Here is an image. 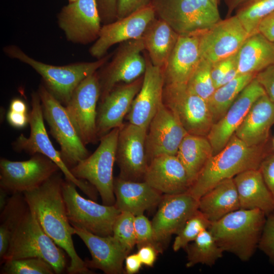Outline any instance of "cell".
<instances>
[{"label": "cell", "mask_w": 274, "mask_h": 274, "mask_svg": "<svg viewBox=\"0 0 274 274\" xmlns=\"http://www.w3.org/2000/svg\"><path fill=\"white\" fill-rule=\"evenodd\" d=\"M61 174L58 172L38 188L23 194L43 230L69 257L67 273H92L74 246L72 236L75 234L74 229L67 215Z\"/></svg>", "instance_id": "6da1fadb"}, {"label": "cell", "mask_w": 274, "mask_h": 274, "mask_svg": "<svg viewBox=\"0 0 274 274\" xmlns=\"http://www.w3.org/2000/svg\"><path fill=\"white\" fill-rule=\"evenodd\" d=\"M267 145L249 146L234 134L226 146L207 161L188 192L198 200L221 181L251 169H258L269 154Z\"/></svg>", "instance_id": "7a4b0ae2"}, {"label": "cell", "mask_w": 274, "mask_h": 274, "mask_svg": "<svg viewBox=\"0 0 274 274\" xmlns=\"http://www.w3.org/2000/svg\"><path fill=\"white\" fill-rule=\"evenodd\" d=\"M266 218L260 210L239 209L211 222L208 230L224 252L247 261L258 247Z\"/></svg>", "instance_id": "3957f363"}, {"label": "cell", "mask_w": 274, "mask_h": 274, "mask_svg": "<svg viewBox=\"0 0 274 274\" xmlns=\"http://www.w3.org/2000/svg\"><path fill=\"white\" fill-rule=\"evenodd\" d=\"M3 51L9 57L19 60L36 71L42 77L48 90L64 106L80 83L102 67L111 56L108 55L92 62L57 66L37 60L14 45L5 46Z\"/></svg>", "instance_id": "277c9868"}, {"label": "cell", "mask_w": 274, "mask_h": 274, "mask_svg": "<svg viewBox=\"0 0 274 274\" xmlns=\"http://www.w3.org/2000/svg\"><path fill=\"white\" fill-rule=\"evenodd\" d=\"M64 252L45 232L28 207L11 237L1 263L10 260L40 258L51 264L55 273L59 274L68 267Z\"/></svg>", "instance_id": "5b68a950"}, {"label": "cell", "mask_w": 274, "mask_h": 274, "mask_svg": "<svg viewBox=\"0 0 274 274\" xmlns=\"http://www.w3.org/2000/svg\"><path fill=\"white\" fill-rule=\"evenodd\" d=\"M31 109L29 113V135L21 134L13 142V149L17 152L24 151L30 155L42 154L54 162L64 176L65 179L73 182L82 192L93 200H96L97 191L91 184L76 178L64 162L60 151L53 145L46 131L44 121L41 99L39 94H31Z\"/></svg>", "instance_id": "8992f818"}, {"label": "cell", "mask_w": 274, "mask_h": 274, "mask_svg": "<svg viewBox=\"0 0 274 274\" xmlns=\"http://www.w3.org/2000/svg\"><path fill=\"white\" fill-rule=\"evenodd\" d=\"M120 128L111 130L100 139L95 151L70 168L78 179L93 186L99 194L102 204L114 205L113 167Z\"/></svg>", "instance_id": "52a82bcc"}, {"label": "cell", "mask_w": 274, "mask_h": 274, "mask_svg": "<svg viewBox=\"0 0 274 274\" xmlns=\"http://www.w3.org/2000/svg\"><path fill=\"white\" fill-rule=\"evenodd\" d=\"M151 5L179 35L199 33L221 19L213 0H152Z\"/></svg>", "instance_id": "ba28073f"}, {"label": "cell", "mask_w": 274, "mask_h": 274, "mask_svg": "<svg viewBox=\"0 0 274 274\" xmlns=\"http://www.w3.org/2000/svg\"><path fill=\"white\" fill-rule=\"evenodd\" d=\"M40 96L44 119L50 132L60 147L62 159L71 168L90 154L63 106L46 88L40 85Z\"/></svg>", "instance_id": "9c48e42d"}, {"label": "cell", "mask_w": 274, "mask_h": 274, "mask_svg": "<svg viewBox=\"0 0 274 274\" xmlns=\"http://www.w3.org/2000/svg\"><path fill=\"white\" fill-rule=\"evenodd\" d=\"M72 182L63 180L62 194L71 224L100 236L113 234V227L120 211L115 206L99 204L86 199Z\"/></svg>", "instance_id": "30bf717a"}, {"label": "cell", "mask_w": 274, "mask_h": 274, "mask_svg": "<svg viewBox=\"0 0 274 274\" xmlns=\"http://www.w3.org/2000/svg\"><path fill=\"white\" fill-rule=\"evenodd\" d=\"M162 101L188 133L207 136L213 125L208 102L190 91L186 84L164 85Z\"/></svg>", "instance_id": "8fae6325"}, {"label": "cell", "mask_w": 274, "mask_h": 274, "mask_svg": "<svg viewBox=\"0 0 274 274\" xmlns=\"http://www.w3.org/2000/svg\"><path fill=\"white\" fill-rule=\"evenodd\" d=\"M60 171L46 156L36 154L25 161L0 160V188L8 193H21L36 189Z\"/></svg>", "instance_id": "7c38bea8"}, {"label": "cell", "mask_w": 274, "mask_h": 274, "mask_svg": "<svg viewBox=\"0 0 274 274\" xmlns=\"http://www.w3.org/2000/svg\"><path fill=\"white\" fill-rule=\"evenodd\" d=\"M100 95L98 76L96 72L80 83L64 106L73 125L86 146L99 141L96 117Z\"/></svg>", "instance_id": "4fadbf2b"}, {"label": "cell", "mask_w": 274, "mask_h": 274, "mask_svg": "<svg viewBox=\"0 0 274 274\" xmlns=\"http://www.w3.org/2000/svg\"><path fill=\"white\" fill-rule=\"evenodd\" d=\"M144 50L142 37L121 43L112 60L100 74L97 73L99 100L116 85L132 82L144 75L147 62L141 53Z\"/></svg>", "instance_id": "5bb4252c"}, {"label": "cell", "mask_w": 274, "mask_h": 274, "mask_svg": "<svg viewBox=\"0 0 274 274\" xmlns=\"http://www.w3.org/2000/svg\"><path fill=\"white\" fill-rule=\"evenodd\" d=\"M195 35L201 58L211 64L235 54L249 36L235 15Z\"/></svg>", "instance_id": "9a60e30c"}, {"label": "cell", "mask_w": 274, "mask_h": 274, "mask_svg": "<svg viewBox=\"0 0 274 274\" xmlns=\"http://www.w3.org/2000/svg\"><path fill=\"white\" fill-rule=\"evenodd\" d=\"M147 129L129 122L119 129L116 161L122 179L143 181L149 162L146 150Z\"/></svg>", "instance_id": "2e32d148"}, {"label": "cell", "mask_w": 274, "mask_h": 274, "mask_svg": "<svg viewBox=\"0 0 274 274\" xmlns=\"http://www.w3.org/2000/svg\"><path fill=\"white\" fill-rule=\"evenodd\" d=\"M58 23L66 39L86 44L95 41L101 29L96 0H76L64 6L58 15Z\"/></svg>", "instance_id": "e0dca14e"}, {"label": "cell", "mask_w": 274, "mask_h": 274, "mask_svg": "<svg viewBox=\"0 0 274 274\" xmlns=\"http://www.w3.org/2000/svg\"><path fill=\"white\" fill-rule=\"evenodd\" d=\"M155 18V11L150 5L124 18L104 24L98 38L89 49L90 55L100 59L112 46L141 38Z\"/></svg>", "instance_id": "ac0fdd59"}, {"label": "cell", "mask_w": 274, "mask_h": 274, "mask_svg": "<svg viewBox=\"0 0 274 274\" xmlns=\"http://www.w3.org/2000/svg\"><path fill=\"white\" fill-rule=\"evenodd\" d=\"M187 134L177 116L162 103L147 131L146 150L149 163L160 155H176Z\"/></svg>", "instance_id": "d6986e66"}, {"label": "cell", "mask_w": 274, "mask_h": 274, "mask_svg": "<svg viewBox=\"0 0 274 274\" xmlns=\"http://www.w3.org/2000/svg\"><path fill=\"white\" fill-rule=\"evenodd\" d=\"M198 200L188 192L163 194L151 222L156 241L162 246L176 234L198 210Z\"/></svg>", "instance_id": "ffe728a7"}, {"label": "cell", "mask_w": 274, "mask_h": 274, "mask_svg": "<svg viewBox=\"0 0 274 274\" xmlns=\"http://www.w3.org/2000/svg\"><path fill=\"white\" fill-rule=\"evenodd\" d=\"M265 92L255 77L242 91L224 115L213 124L207 137L213 149V155L227 144L242 124L251 107Z\"/></svg>", "instance_id": "44dd1931"}, {"label": "cell", "mask_w": 274, "mask_h": 274, "mask_svg": "<svg viewBox=\"0 0 274 274\" xmlns=\"http://www.w3.org/2000/svg\"><path fill=\"white\" fill-rule=\"evenodd\" d=\"M146 59L147 66L141 88L125 118L129 123L148 129L163 103L165 82L163 68L154 65L149 58Z\"/></svg>", "instance_id": "7402d4cb"}, {"label": "cell", "mask_w": 274, "mask_h": 274, "mask_svg": "<svg viewBox=\"0 0 274 274\" xmlns=\"http://www.w3.org/2000/svg\"><path fill=\"white\" fill-rule=\"evenodd\" d=\"M144 75L129 83H122L113 89L98 102L96 128L98 139L112 129L120 128L132 101L139 92Z\"/></svg>", "instance_id": "603a6c76"}, {"label": "cell", "mask_w": 274, "mask_h": 274, "mask_svg": "<svg viewBox=\"0 0 274 274\" xmlns=\"http://www.w3.org/2000/svg\"><path fill=\"white\" fill-rule=\"evenodd\" d=\"M74 233L84 243L91 259L84 261L88 268L102 270L106 274L125 272L123 263L128 253L113 235L100 236L85 229L73 226Z\"/></svg>", "instance_id": "cb8c5ba5"}, {"label": "cell", "mask_w": 274, "mask_h": 274, "mask_svg": "<svg viewBox=\"0 0 274 274\" xmlns=\"http://www.w3.org/2000/svg\"><path fill=\"white\" fill-rule=\"evenodd\" d=\"M144 181L163 194L187 192L191 182L187 172L176 155H162L149 163Z\"/></svg>", "instance_id": "d4e9b609"}, {"label": "cell", "mask_w": 274, "mask_h": 274, "mask_svg": "<svg viewBox=\"0 0 274 274\" xmlns=\"http://www.w3.org/2000/svg\"><path fill=\"white\" fill-rule=\"evenodd\" d=\"M201 59L197 35H179L163 68L164 85L186 84Z\"/></svg>", "instance_id": "484cf974"}, {"label": "cell", "mask_w": 274, "mask_h": 274, "mask_svg": "<svg viewBox=\"0 0 274 274\" xmlns=\"http://www.w3.org/2000/svg\"><path fill=\"white\" fill-rule=\"evenodd\" d=\"M115 206L120 212H128L134 216L158 206L163 194L146 182L114 178Z\"/></svg>", "instance_id": "4316f807"}, {"label": "cell", "mask_w": 274, "mask_h": 274, "mask_svg": "<svg viewBox=\"0 0 274 274\" xmlns=\"http://www.w3.org/2000/svg\"><path fill=\"white\" fill-rule=\"evenodd\" d=\"M274 124V102L266 93L253 104L234 134L249 146L266 145Z\"/></svg>", "instance_id": "83f0119b"}, {"label": "cell", "mask_w": 274, "mask_h": 274, "mask_svg": "<svg viewBox=\"0 0 274 274\" xmlns=\"http://www.w3.org/2000/svg\"><path fill=\"white\" fill-rule=\"evenodd\" d=\"M233 179L241 209H258L266 216L274 211V198L259 168L245 170Z\"/></svg>", "instance_id": "f1b7e54d"}, {"label": "cell", "mask_w": 274, "mask_h": 274, "mask_svg": "<svg viewBox=\"0 0 274 274\" xmlns=\"http://www.w3.org/2000/svg\"><path fill=\"white\" fill-rule=\"evenodd\" d=\"M274 64V42L260 32L249 36L236 53L239 75L257 74Z\"/></svg>", "instance_id": "f546056e"}, {"label": "cell", "mask_w": 274, "mask_h": 274, "mask_svg": "<svg viewBox=\"0 0 274 274\" xmlns=\"http://www.w3.org/2000/svg\"><path fill=\"white\" fill-rule=\"evenodd\" d=\"M239 209L238 193L233 178L221 181L198 199V209L211 222Z\"/></svg>", "instance_id": "4dcf8cb0"}, {"label": "cell", "mask_w": 274, "mask_h": 274, "mask_svg": "<svg viewBox=\"0 0 274 274\" xmlns=\"http://www.w3.org/2000/svg\"><path fill=\"white\" fill-rule=\"evenodd\" d=\"M179 35L164 20L156 18L142 36L145 50L151 63L163 68L176 44Z\"/></svg>", "instance_id": "1f68e13d"}, {"label": "cell", "mask_w": 274, "mask_h": 274, "mask_svg": "<svg viewBox=\"0 0 274 274\" xmlns=\"http://www.w3.org/2000/svg\"><path fill=\"white\" fill-rule=\"evenodd\" d=\"M176 156L185 168L191 185L213 156V149L207 136L188 133L180 144Z\"/></svg>", "instance_id": "d6a6232c"}, {"label": "cell", "mask_w": 274, "mask_h": 274, "mask_svg": "<svg viewBox=\"0 0 274 274\" xmlns=\"http://www.w3.org/2000/svg\"><path fill=\"white\" fill-rule=\"evenodd\" d=\"M256 75H239L229 82L215 89L207 100L213 124L224 115L239 94L252 81Z\"/></svg>", "instance_id": "836d02e7"}, {"label": "cell", "mask_w": 274, "mask_h": 274, "mask_svg": "<svg viewBox=\"0 0 274 274\" xmlns=\"http://www.w3.org/2000/svg\"><path fill=\"white\" fill-rule=\"evenodd\" d=\"M28 206L21 193H13L1 211L0 258H3L8 249L11 237Z\"/></svg>", "instance_id": "e575fe53"}, {"label": "cell", "mask_w": 274, "mask_h": 274, "mask_svg": "<svg viewBox=\"0 0 274 274\" xmlns=\"http://www.w3.org/2000/svg\"><path fill=\"white\" fill-rule=\"evenodd\" d=\"M184 249L187 253V267L197 264L212 266L224 253L208 229L201 232Z\"/></svg>", "instance_id": "d590c367"}, {"label": "cell", "mask_w": 274, "mask_h": 274, "mask_svg": "<svg viewBox=\"0 0 274 274\" xmlns=\"http://www.w3.org/2000/svg\"><path fill=\"white\" fill-rule=\"evenodd\" d=\"M274 11V0H246L235 15L249 36L258 32L261 22Z\"/></svg>", "instance_id": "8d00e7d4"}, {"label": "cell", "mask_w": 274, "mask_h": 274, "mask_svg": "<svg viewBox=\"0 0 274 274\" xmlns=\"http://www.w3.org/2000/svg\"><path fill=\"white\" fill-rule=\"evenodd\" d=\"M211 222L198 209L185 222L176 234L173 249L177 252L185 249L193 242L203 230L208 229Z\"/></svg>", "instance_id": "74e56055"}, {"label": "cell", "mask_w": 274, "mask_h": 274, "mask_svg": "<svg viewBox=\"0 0 274 274\" xmlns=\"http://www.w3.org/2000/svg\"><path fill=\"white\" fill-rule=\"evenodd\" d=\"M212 65L201 58L186 84L190 91L207 101L216 89L211 76Z\"/></svg>", "instance_id": "f35d334b"}, {"label": "cell", "mask_w": 274, "mask_h": 274, "mask_svg": "<svg viewBox=\"0 0 274 274\" xmlns=\"http://www.w3.org/2000/svg\"><path fill=\"white\" fill-rule=\"evenodd\" d=\"M1 274H54L55 270L45 260L36 257L7 260Z\"/></svg>", "instance_id": "ab89813d"}, {"label": "cell", "mask_w": 274, "mask_h": 274, "mask_svg": "<svg viewBox=\"0 0 274 274\" xmlns=\"http://www.w3.org/2000/svg\"><path fill=\"white\" fill-rule=\"evenodd\" d=\"M134 217L128 212H121L113 227L112 235L128 253L136 245Z\"/></svg>", "instance_id": "60d3db41"}, {"label": "cell", "mask_w": 274, "mask_h": 274, "mask_svg": "<svg viewBox=\"0 0 274 274\" xmlns=\"http://www.w3.org/2000/svg\"><path fill=\"white\" fill-rule=\"evenodd\" d=\"M134 223L138 248L145 245H152L161 253L163 247L155 239L151 221L143 214L134 217Z\"/></svg>", "instance_id": "b9f144b4"}, {"label": "cell", "mask_w": 274, "mask_h": 274, "mask_svg": "<svg viewBox=\"0 0 274 274\" xmlns=\"http://www.w3.org/2000/svg\"><path fill=\"white\" fill-rule=\"evenodd\" d=\"M258 248L274 262V211L266 216Z\"/></svg>", "instance_id": "7bdbcfd3"}, {"label": "cell", "mask_w": 274, "mask_h": 274, "mask_svg": "<svg viewBox=\"0 0 274 274\" xmlns=\"http://www.w3.org/2000/svg\"><path fill=\"white\" fill-rule=\"evenodd\" d=\"M151 5V0H118L117 19H121Z\"/></svg>", "instance_id": "ee69618b"}, {"label": "cell", "mask_w": 274, "mask_h": 274, "mask_svg": "<svg viewBox=\"0 0 274 274\" xmlns=\"http://www.w3.org/2000/svg\"><path fill=\"white\" fill-rule=\"evenodd\" d=\"M255 78L263 87L266 95L274 102V64L257 73Z\"/></svg>", "instance_id": "f6af8a7d"}, {"label": "cell", "mask_w": 274, "mask_h": 274, "mask_svg": "<svg viewBox=\"0 0 274 274\" xmlns=\"http://www.w3.org/2000/svg\"><path fill=\"white\" fill-rule=\"evenodd\" d=\"M118 0H96L101 23L108 24L117 20Z\"/></svg>", "instance_id": "bcb514c9"}, {"label": "cell", "mask_w": 274, "mask_h": 274, "mask_svg": "<svg viewBox=\"0 0 274 274\" xmlns=\"http://www.w3.org/2000/svg\"><path fill=\"white\" fill-rule=\"evenodd\" d=\"M236 53L228 58L219 60L212 64L211 76L215 87V84L217 83L233 66L236 64Z\"/></svg>", "instance_id": "7dc6e473"}, {"label": "cell", "mask_w": 274, "mask_h": 274, "mask_svg": "<svg viewBox=\"0 0 274 274\" xmlns=\"http://www.w3.org/2000/svg\"><path fill=\"white\" fill-rule=\"evenodd\" d=\"M259 169L274 198V154L271 153L263 160Z\"/></svg>", "instance_id": "c3c4849f"}, {"label": "cell", "mask_w": 274, "mask_h": 274, "mask_svg": "<svg viewBox=\"0 0 274 274\" xmlns=\"http://www.w3.org/2000/svg\"><path fill=\"white\" fill-rule=\"evenodd\" d=\"M160 253L155 246L145 245L138 248L137 254L143 265L153 267L158 254Z\"/></svg>", "instance_id": "681fc988"}, {"label": "cell", "mask_w": 274, "mask_h": 274, "mask_svg": "<svg viewBox=\"0 0 274 274\" xmlns=\"http://www.w3.org/2000/svg\"><path fill=\"white\" fill-rule=\"evenodd\" d=\"M7 120L13 127L23 128L29 124V113H19L9 110L7 114Z\"/></svg>", "instance_id": "f907efd6"}, {"label": "cell", "mask_w": 274, "mask_h": 274, "mask_svg": "<svg viewBox=\"0 0 274 274\" xmlns=\"http://www.w3.org/2000/svg\"><path fill=\"white\" fill-rule=\"evenodd\" d=\"M258 32L274 42V11L261 22Z\"/></svg>", "instance_id": "816d5d0a"}, {"label": "cell", "mask_w": 274, "mask_h": 274, "mask_svg": "<svg viewBox=\"0 0 274 274\" xmlns=\"http://www.w3.org/2000/svg\"><path fill=\"white\" fill-rule=\"evenodd\" d=\"M143 265L137 253L128 255L125 259V272L127 274L137 273Z\"/></svg>", "instance_id": "f5cc1de1"}, {"label": "cell", "mask_w": 274, "mask_h": 274, "mask_svg": "<svg viewBox=\"0 0 274 274\" xmlns=\"http://www.w3.org/2000/svg\"><path fill=\"white\" fill-rule=\"evenodd\" d=\"M9 110L16 112L28 114L27 105L24 100L19 98H15L11 100Z\"/></svg>", "instance_id": "db71d44e"}, {"label": "cell", "mask_w": 274, "mask_h": 274, "mask_svg": "<svg viewBox=\"0 0 274 274\" xmlns=\"http://www.w3.org/2000/svg\"><path fill=\"white\" fill-rule=\"evenodd\" d=\"M246 0H226V5L228 9V16H230V14L234 10L237 9Z\"/></svg>", "instance_id": "11a10c76"}, {"label": "cell", "mask_w": 274, "mask_h": 274, "mask_svg": "<svg viewBox=\"0 0 274 274\" xmlns=\"http://www.w3.org/2000/svg\"><path fill=\"white\" fill-rule=\"evenodd\" d=\"M214 1V3H215L216 4H218V0H213Z\"/></svg>", "instance_id": "9f6ffc18"}, {"label": "cell", "mask_w": 274, "mask_h": 274, "mask_svg": "<svg viewBox=\"0 0 274 274\" xmlns=\"http://www.w3.org/2000/svg\"><path fill=\"white\" fill-rule=\"evenodd\" d=\"M272 145H273V147L274 148V138H273V141H272Z\"/></svg>", "instance_id": "6f0895ef"}, {"label": "cell", "mask_w": 274, "mask_h": 274, "mask_svg": "<svg viewBox=\"0 0 274 274\" xmlns=\"http://www.w3.org/2000/svg\"><path fill=\"white\" fill-rule=\"evenodd\" d=\"M76 0H72L70 2H73V1H75Z\"/></svg>", "instance_id": "680465c9"}, {"label": "cell", "mask_w": 274, "mask_h": 274, "mask_svg": "<svg viewBox=\"0 0 274 274\" xmlns=\"http://www.w3.org/2000/svg\"><path fill=\"white\" fill-rule=\"evenodd\" d=\"M72 0H68L69 2H70Z\"/></svg>", "instance_id": "91938a15"}]
</instances>
